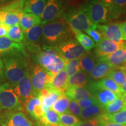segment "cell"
I'll return each mask as SVG.
<instances>
[{
	"instance_id": "obj_1",
	"label": "cell",
	"mask_w": 126,
	"mask_h": 126,
	"mask_svg": "<svg viewBox=\"0 0 126 126\" xmlns=\"http://www.w3.org/2000/svg\"><path fill=\"white\" fill-rule=\"evenodd\" d=\"M26 53L15 51L0 56L4 67V77L14 87L29 71L25 59Z\"/></svg>"
},
{
	"instance_id": "obj_2",
	"label": "cell",
	"mask_w": 126,
	"mask_h": 126,
	"mask_svg": "<svg viewBox=\"0 0 126 126\" xmlns=\"http://www.w3.org/2000/svg\"><path fill=\"white\" fill-rule=\"evenodd\" d=\"M33 59L53 77L64 70L67 63L59 54L55 47L45 45L40 51L33 55Z\"/></svg>"
},
{
	"instance_id": "obj_3",
	"label": "cell",
	"mask_w": 126,
	"mask_h": 126,
	"mask_svg": "<svg viewBox=\"0 0 126 126\" xmlns=\"http://www.w3.org/2000/svg\"><path fill=\"white\" fill-rule=\"evenodd\" d=\"M73 31L64 20L57 19L43 25L42 39L47 46L54 47L63 41L72 38Z\"/></svg>"
},
{
	"instance_id": "obj_4",
	"label": "cell",
	"mask_w": 126,
	"mask_h": 126,
	"mask_svg": "<svg viewBox=\"0 0 126 126\" xmlns=\"http://www.w3.org/2000/svg\"><path fill=\"white\" fill-rule=\"evenodd\" d=\"M73 32H86L94 26L80 7H70L63 12L61 18Z\"/></svg>"
},
{
	"instance_id": "obj_5",
	"label": "cell",
	"mask_w": 126,
	"mask_h": 126,
	"mask_svg": "<svg viewBox=\"0 0 126 126\" xmlns=\"http://www.w3.org/2000/svg\"><path fill=\"white\" fill-rule=\"evenodd\" d=\"M80 7L93 25H99L108 21V8L101 0H86Z\"/></svg>"
},
{
	"instance_id": "obj_6",
	"label": "cell",
	"mask_w": 126,
	"mask_h": 126,
	"mask_svg": "<svg viewBox=\"0 0 126 126\" xmlns=\"http://www.w3.org/2000/svg\"><path fill=\"white\" fill-rule=\"evenodd\" d=\"M54 47L59 54L66 61L79 59L85 51L72 37L63 41Z\"/></svg>"
},
{
	"instance_id": "obj_7",
	"label": "cell",
	"mask_w": 126,
	"mask_h": 126,
	"mask_svg": "<svg viewBox=\"0 0 126 126\" xmlns=\"http://www.w3.org/2000/svg\"><path fill=\"white\" fill-rule=\"evenodd\" d=\"M30 75L33 96H39V94L42 90L50 88L53 77L38 64L33 68L32 71L30 73Z\"/></svg>"
},
{
	"instance_id": "obj_8",
	"label": "cell",
	"mask_w": 126,
	"mask_h": 126,
	"mask_svg": "<svg viewBox=\"0 0 126 126\" xmlns=\"http://www.w3.org/2000/svg\"><path fill=\"white\" fill-rule=\"evenodd\" d=\"M13 86L6 82L0 83V110H20L19 100Z\"/></svg>"
},
{
	"instance_id": "obj_9",
	"label": "cell",
	"mask_w": 126,
	"mask_h": 126,
	"mask_svg": "<svg viewBox=\"0 0 126 126\" xmlns=\"http://www.w3.org/2000/svg\"><path fill=\"white\" fill-rule=\"evenodd\" d=\"M68 0H47L45 9L41 16V23L59 19L67 9Z\"/></svg>"
},
{
	"instance_id": "obj_10",
	"label": "cell",
	"mask_w": 126,
	"mask_h": 126,
	"mask_svg": "<svg viewBox=\"0 0 126 126\" xmlns=\"http://www.w3.org/2000/svg\"><path fill=\"white\" fill-rule=\"evenodd\" d=\"M96 28L102 36L109 40L116 43H121L124 41L122 23H110L104 25H96Z\"/></svg>"
},
{
	"instance_id": "obj_11",
	"label": "cell",
	"mask_w": 126,
	"mask_h": 126,
	"mask_svg": "<svg viewBox=\"0 0 126 126\" xmlns=\"http://www.w3.org/2000/svg\"><path fill=\"white\" fill-rule=\"evenodd\" d=\"M126 43L124 41L121 43H116L103 37L99 43L96 45L94 53L98 59L106 57L122 48Z\"/></svg>"
},
{
	"instance_id": "obj_12",
	"label": "cell",
	"mask_w": 126,
	"mask_h": 126,
	"mask_svg": "<svg viewBox=\"0 0 126 126\" xmlns=\"http://www.w3.org/2000/svg\"><path fill=\"white\" fill-rule=\"evenodd\" d=\"M14 89L18 96L20 105H24L28 99L33 96L29 71L19 82Z\"/></svg>"
},
{
	"instance_id": "obj_13",
	"label": "cell",
	"mask_w": 126,
	"mask_h": 126,
	"mask_svg": "<svg viewBox=\"0 0 126 126\" xmlns=\"http://www.w3.org/2000/svg\"><path fill=\"white\" fill-rule=\"evenodd\" d=\"M64 93L53 88H47L42 90L39 94L41 99V108L45 113L51 108L52 106Z\"/></svg>"
},
{
	"instance_id": "obj_14",
	"label": "cell",
	"mask_w": 126,
	"mask_h": 126,
	"mask_svg": "<svg viewBox=\"0 0 126 126\" xmlns=\"http://www.w3.org/2000/svg\"><path fill=\"white\" fill-rule=\"evenodd\" d=\"M86 87L90 92L97 89H105L112 91L116 94H122L120 92V87L109 77L98 81H89Z\"/></svg>"
},
{
	"instance_id": "obj_15",
	"label": "cell",
	"mask_w": 126,
	"mask_h": 126,
	"mask_svg": "<svg viewBox=\"0 0 126 126\" xmlns=\"http://www.w3.org/2000/svg\"><path fill=\"white\" fill-rule=\"evenodd\" d=\"M91 93L97 99L99 106L103 111L110 103L122 95L116 94L112 91L105 89H97L92 91Z\"/></svg>"
},
{
	"instance_id": "obj_16",
	"label": "cell",
	"mask_w": 126,
	"mask_h": 126,
	"mask_svg": "<svg viewBox=\"0 0 126 126\" xmlns=\"http://www.w3.org/2000/svg\"><path fill=\"white\" fill-rule=\"evenodd\" d=\"M98 60L106 61L113 67L126 65V43L114 53Z\"/></svg>"
},
{
	"instance_id": "obj_17",
	"label": "cell",
	"mask_w": 126,
	"mask_h": 126,
	"mask_svg": "<svg viewBox=\"0 0 126 126\" xmlns=\"http://www.w3.org/2000/svg\"><path fill=\"white\" fill-rule=\"evenodd\" d=\"M2 126H33L32 123L21 111L12 113L7 116Z\"/></svg>"
},
{
	"instance_id": "obj_18",
	"label": "cell",
	"mask_w": 126,
	"mask_h": 126,
	"mask_svg": "<svg viewBox=\"0 0 126 126\" xmlns=\"http://www.w3.org/2000/svg\"><path fill=\"white\" fill-rule=\"evenodd\" d=\"M112 67L106 61L98 60L94 69L90 74L88 75L89 81H98L108 77Z\"/></svg>"
},
{
	"instance_id": "obj_19",
	"label": "cell",
	"mask_w": 126,
	"mask_h": 126,
	"mask_svg": "<svg viewBox=\"0 0 126 126\" xmlns=\"http://www.w3.org/2000/svg\"><path fill=\"white\" fill-rule=\"evenodd\" d=\"M79 60L80 70L85 74L89 75L92 71L98 61L97 57L94 52L88 51L83 54Z\"/></svg>"
},
{
	"instance_id": "obj_20",
	"label": "cell",
	"mask_w": 126,
	"mask_h": 126,
	"mask_svg": "<svg viewBox=\"0 0 126 126\" xmlns=\"http://www.w3.org/2000/svg\"><path fill=\"white\" fill-rule=\"evenodd\" d=\"M25 108L32 117L40 120L44 114L41 108V99L39 96H33L25 102Z\"/></svg>"
},
{
	"instance_id": "obj_21",
	"label": "cell",
	"mask_w": 126,
	"mask_h": 126,
	"mask_svg": "<svg viewBox=\"0 0 126 126\" xmlns=\"http://www.w3.org/2000/svg\"><path fill=\"white\" fill-rule=\"evenodd\" d=\"M43 25L40 23L25 32V45H39L43 34Z\"/></svg>"
},
{
	"instance_id": "obj_22",
	"label": "cell",
	"mask_w": 126,
	"mask_h": 126,
	"mask_svg": "<svg viewBox=\"0 0 126 126\" xmlns=\"http://www.w3.org/2000/svg\"><path fill=\"white\" fill-rule=\"evenodd\" d=\"M1 9L4 12L2 23L8 28L19 24L20 18L25 14L23 11L8 8L6 6Z\"/></svg>"
},
{
	"instance_id": "obj_23",
	"label": "cell",
	"mask_w": 126,
	"mask_h": 126,
	"mask_svg": "<svg viewBox=\"0 0 126 126\" xmlns=\"http://www.w3.org/2000/svg\"><path fill=\"white\" fill-rule=\"evenodd\" d=\"M64 94L70 100H77L84 98H89L94 96L88 90L87 87H76L69 86L65 91Z\"/></svg>"
},
{
	"instance_id": "obj_24",
	"label": "cell",
	"mask_w": 126,
	"mask_h": 126,
	"mask_svg": "<svg viewBox=\"0 0 126 126\" xmlns=\"http://www.w3.org/2000/svg\"><path fill=\"white\" fill-rule=\"evenodd\" d=\"M15 51L26 53L24 45L14 42L5 36L0 37V56L5 53Z\"/></svg>"
},
{
	"instance_id": "obj_25",
	"label": "cell",
	"mask_w": 126,
	"mask_h": 126,
	"mask_svg": "<svg viewBox=\"0 0 126 126\" xmlns=\"http://www.w3.org/2000/svg\"><path fill=\"white\" fill-rule=\"evenodd\" d=\"M46 1L47 0H26L23 9V13L32 14L41 17Z\"/></svg>"
},
{
	"instance_id": "obj_26",
	"label": "cell",
	"mask_w": 126,
	"mask_h": 126,
	"mask_svg": "<svg viewBox=\"0 0 126 126\" xmlns=\"http://www.w3.org/2000/svg\"><path fill=\"white\" fill-rule=\"evenodd\" d=\"M97 119L99 122H109L126 126V108H123L113 114L102 113L97 117Z\"/></svg>"
},
{
	"instance_id": "obj_27",
	"label": "cell",
	"mask_w": 126,
	"mask_h": 126,
	"mask_svg": "<svg viewBox=\"0 0 126 126\" xmlns=\"http://www.w3.org/2000/svg\"><path fill=\"white\" fill-rule=\"evenodd\" d=\"M126 12V0H115L108 9L107 20H112L119 18Z\"/></svg>"
},
{
	"instance_id": "obj_28",
	"label": "cell",
	"mask_w": 126,
	"mask_h": 126,
	"mask_svg": "<svg viewBox=\"0 0 126 126\" xmlns=\"http://www.w3.org/2000/svg\"><path fill=\"white\" fill-rule=\"evenodd\" d=\"M68 79V77L64 69L53 77L50 85V88L65 93V91L69 87Z\"/></svg>"
},
{
	"instance_id": "obj_29",
	"label": "cell",
	"mask_w": 126,
	"mask_h": 126,
	"mask_svg": "<svg viewBox=\"0 0 126 126\" xmlns=\"http://www.w3.org/2000/svg\"><path fill=\"white\" fill-rule=\"evenodd\" d=\"M41 23V17L32 14H25L20 18L19 26L23 33Z\"/></svg>"
},
{
	"instance_id": "obj_30",
	"label": "cell",
	"mask_w": 126,
	"mask_h": 126,
	"mask_svg": "<svg viewBox=\"0 0 126 126\" xmlns=\"http://www.w3.org/2000/svg\"><path fill=\"white\" fill-rule=\"evenodd\" d=\"M40 121L43 126H62L59 114L51 109L42 115Z\"/></svg>"
},
{
	"instance_id": "obj_31",
	"label": "cell",
	"mask_w": 126,
	"mask_h": 126,
	"mask_svg": "<svg viewBox=\"0 0 126 126\" xmlns=\"http://www.w3.org/2000/svg\"><path fill=\"white\" fill-rule=\"evenodd\" d=\"M108 77L111 78L119 85L122 87L126 81V67L120 66L111 68Z\"/></svg>"
},
{
	"instance_id": "obj_32",
	"label": "cell",
	"mask_w": 126,
	"mask_h": 126,
	"mask_svg": "<svg viewBox=\"0 0 126 126\" xmlns=\"http://www.w3.org/2000/svg\"><path fill=\"white\" fill-rule=\"evenodd\" d=\"M88 82H89L88 75L80 70L79 71L77 72V73L68 77V86L86 87Z\"/></svg>"
},
{
	"instance_id": "obj_33",
	"label": "cell",
	"mask_w": 126,
	"mask_h": 126,
	"mask_svg": "<svg viewBox=\"0 0 126 126\" xmlns=\"http://www.w3.org/2000/svg\"><path fill=\"white\" fill-rule=\"evenodd\" d=\"M74 33L75 34L77 42L86 51H90L96 47V43L89 36L86 35L81 32H75Z\"/></svg>"
},
{
	"instance_id": "obj_34",
	"label": "cell",
	"mask_w": 126,
	"mask_h": 126,
	"mask_svg": "<svg viewBox=\"0 0 126 126\" xmlns=\"http://www.w3.org/2000/svg\"><path fill=\"white\" fill-rule=\"evenodd\" d=\"M7 36L11 40L19 43H21L25 39L24 33L19 24L9 27Z\"/></svg>"
},
{
	"instance_id": "obj_35",
	"label": "cell",
	"mask_w": 126,
	"mask_h": 126,
	"mask_svg": "<svg viewBox=\"0 0 126 126\" xmlns=\"http://www.w3.org/2000/svg\"><path fill=\"white\" fill-rule=\"evenodd\" d=\"M103 110L99 105H93L81 109L79 117L83 119H89L97 117L103 113Z\"/></svg>"
},
{
	"instance_id": "obj_36",
	"label": "cell",
	"mask_w": 126,
	"mask_h": 126,
	"mask_svg": "<svg viewBox=\"0 0 126 126\" xmlns=\"http://www.w3.org/2000/svg\"><path fill=\"white\" fill-rule=\"evenodd\" d=\"M70 102V100L64 94L55 102L51 109L59 114L68 113Z\"/></svg>"
},
{
	"instance_id": "obj_37",
	"label": "cell",
	"mask_w": 126,
	"mask_h": 126,
	"mask_svg": "<svg viewBox=\"0 0 126 126\" xmlns=\"http://www.w3.org/2000/svg\"><path fill=\"white\" fill-rule=\"evenodd\" d=\"M124 108L123 101V94L114 101L110 103L105 109V111L106 113L113 114L117 113Z\"/></svg>"
},
{
	"instance_id": "obj_38",
	"label": "cell",
	"mask_w": 126,
	"mask_h": 126,
	"mask_svg": "<svg viewBox=\"0 0 126 126\" xmlns=\"http://www.w3.org/2000/svg\"><path fill=\"white\" fill-rule=\"evenodd\" d=\"M59 117L62 126H74L80 121L76 116L68 113L59 114Z\"/></svg>"
},
{
	"instance_id": "obj_39",
	"label": "cell",
	"mask_w": 126,
	"mask_h": 126,
	"mask_svg": "<svg viewBox=\"0 0 126 126\" xmlns=\"http://www.w3.org/2000/svg\"><path fill=\"white\" fill-rule=\"evenodd\" d=\"M64 70L68 77L79 71L81 70L79 67V60L78 59L67 61Z\"/></svg>"
},
{
	"instance_id": "obj_40",
	"label": "cell",
	"mask_w": 126,
	"mask_h": 126,
	"mask_svg": "<svg viewBox=\"0 0 126 126\" xmlns=\"http://www.w3.org/2000/svg\"><path fill=\"white\" fill-rule=\"evenodd\" d=\"M76 102L81 109L93 106V105H99L97 99L94 96L89 97V98L80 99V100H77Z\"/></svg>"
},
{
	"instance_id": "obj_41",
	"label": "cell",
	"mask_w": 126,
	"mask_h": 126,
	"mask_svg": "<svg viewBox=\"0 0 126 126\" xmlns=\"http://www.w3.org/2000/svg\"><path fill=\"white\" fill-rule=\"evenodd\" d=\"M88 34L89 36H90L89 37H91V39L94 41V42H96V44L99 43L103 36L100 33V32L98 31V29L96 28V25H94L92 28H90L86 32Z\"/></svg>"
},
{
	"instance_id": "obj_42",
	"label": "cell",
	"mask_w": 126,
	"mask_h": 126,
	"mask_svg": "<svg viewBox=\"0 0 126 126\" xmlns=\"http://www.w3.org/2000/svg\"><path fill=\"white\" fill-rule=\"evenodd\" d=\"M81 109L78 106V103L74 100H71L69 104L68 113L74 115L76 117H79L81 113Z\"/></svg>"
},
{
	"instance_id": "obj_43",
	"label": "cell",
	"mask_w": 126,
	"mask_h": 126,
	"mask_svg": "<svg viewBox=\"0 0 126 126\" xmlns=\"http://www.w3.org/2000/svg\"><path fill=\"white\" fill-rule=\"evenodd\" d=\"M74 126H99V121L97 117H94L84 121H79Z\"/></svg>"
},
{
	"instance_id": "obj_44",
	"label": "cell",
	"mask_w": 126,
	"mask_h": 126,
	"mask_svg": "<svg viewBox=\"0 0 126 126\" xmlns=\"http://www.w3.org/2000/svg\"><path fill=\"white\" fill-rule=\"evenodd\" d=\"M8 29L9 28L8 26L2 23L1 27H0V37H5V36H7Z\"/></svg>"
},
{
	"instance_id": "obj_45",
	"label": "cell",
	"mask_w": 126,
	"mask_h": 126,
	"mask_svg": "<svg viewBox=\"0 0 126 126\" xmlns=\"http://www.w3.org/2000/svg\"><path fill=\"white\" fill-rule=\"evenodd\" d=\"M99 126H125L122 124H119L109 122H99Z\"/></svg>"
},
{
	"instance_id": "obj_46",
	"label": "cell",
	"mask_w": 126,
	"mask_h": 126,
	"mask_svg": "<svg viewBox=\"0 0 126 126\" xmlns=\"http://www.w3.org/2000/svg\"><path fill=\"white\" fill-rule=\"evenodd\" d=\"M114 1L115 0H101L102 3L105 5V7L108 9L113 4V3L114 2Z\"/></svg>"
},
{
	"instance_id": "obj_47",
	"label": "cell",
	"mask_w": 126,
	"mask_h": 126,
	"mask_svg": "<svg viewBox=\"0 0 126 126\" xmlns=\"http://www.w3.org/2000/svg\"><path fill=\"white\" fill-rule=\"evenodd\" d=\"M3 78H4V67H3L2 60L0 57V82L2 81Z\"/></svg>"
},
{
	"instance_id": "obj_48",
	"label": "cell",
	"mask_w": 126,
	"mask_h": 126,
	"mask_svg": "<svg viewBox=\"0 0 126 126\" xmlns=\"http://www.w3.org/2000/svg\"><path fill=\"white\" fill-rule=\"evenodd\" d=\"M122 29L123 40H126V22L123 23H122Z\"/></svg>"
},
{
	"instance_id": "obj_49",
	"label": "cell",
	"mask_w": 126,
	"mask_h": 126,
	"mask_svg": "<svg viewBox=\"0 0 126 126\" xmlns=\"http://www.w3.org/2000/svg\"><path fill=\"white\" fill-rule=\"evenodd\" d=\"M120 92L122 94H126V79L125 82H124V84L123 85V86H122V87L120 88Z\"/></svg>"
},
{
	"instance_id": "obj_50",
	"label": "cell",
	"mask_w": 126,
	"mask_h": 126,
	"mask_svg": "<svg viewBox=\"0 0 126 126\" xmlns=\"http://www.w3.org/2000/svg\"><path fill=\"white\" fill-rule=\"evenodd\" d=\"M3 19H4V12L0 9V27L2 23Z\"/></svg>"
},
{
	"instance_id": "obj_51",
	"label": "cell",
	"mask_w": 126,
	"mask_h": 126,
	"mask_svg": "<svg viewBox=\"0 0 126 126\" xmlns=\"http://www.w3.org/2000/svg\"><path fill=\"white\" fill-rule=\"evenodd\" d=\"M123 101L124 108H126V94H123Z\"/></svg>"
},
{
	"instance_id": "obj_52",
	"label": "cell",
	"mask_w": 126,
	"mask_h": 126,
	"mask_svg": "<svg viewBox=\"0 0 126 126\" xmlns=\"http://www.w3.org/2000/svg\"><path fill=\"white\" fill-rule=\"evenodd\" d=\"M15 1V0H0V4L2 5V4H5L8 2H11V1Z\"/></svg>"
},
{
	"instance_id": "obj_53",
	"label": "cell",
	"mask_w": 126,
	"mask_h": 126,
	"mask_svg": "<svg viewBox=\"0 0 126 126\" xmlns=\"http://www.w3.org/2000/svg\"><path fill=\"white\" fill-rule=\"evenodd\" d=\"M1 4H0V8H1Z\"/></svg>"
}]
</instances>
